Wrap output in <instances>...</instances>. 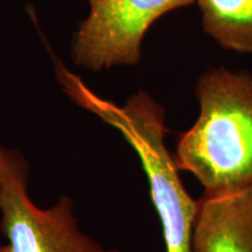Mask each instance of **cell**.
<instances>
[{
  "label": "cell",
  "instance_id": "obj_1",
  "mask_svg": "<svg viewBox=\"0 0 252 252\" xmlns=\"http://www.w3.org/2000/svg\"><path fill=\"white\" fill-rule=\"evenodd\" d=\"M195 93L200 116L179 139V171L191 173L206 194L252 185V72L213 68Z\"/></svg>",
  "mask_w": 252,
  "mask_h": 252
},
{
  "label": "cell",
  "instance_id": "obj_2",
  "mask_svg": "<svg viewBox=\"0 0 252 252\" xmlns=\"http://www.w3.org/2000/svg\"><path fill=\"white\" fill-rule=\"evenodd\" d=\"M60 77L72 98L121 132L139 156L161 220L166 252H193L197 202L186 191L174 157L166 147L162 106L146 93L135 94L124 106H117L99 98L67 70L61 69Z\"/></svg>",
  "mask_w": 252,
  "mask_h": 252
},
{
  "label": "cell",
  "instance_id": "obj_3",
  "mask_svg": "<svg viewBox=\"0 0 252 252\" xmlns=\"http://www.w3.org/2000/svg\"><path fill=\"white\" fill-rule=\"evenodd\" d=\"M25 172L20 158L0 147L1 229L12 252H117L81 234L69 198L49 209L37 208L28 197Z\"/></svg>",
  "mask_w": 252,
  "mask_h": 252
},
{
  "label": "cell",
  "instance_id": "obj_4",
  "mask_svg": "<svg viewBox=\"0 0 252 252\" xmlns=\"http://www.w3.org/2000/svg\"><path fill=\"white\" fill-rule=\"evenodd\" d=\"M196 0H96L78 28L72 45L82 67L100 70L135 64L141 41L154 21Z\"/></svg>",
  "mask_w": 252,
  "mask_h": 252
},
{
  "label": "cell",
  "instance_id": "obj_5",
  "mask_svg": "<svg viewBox=\"0 0 252 252\" xmlns=\"http://www.w3.org/2000/svg\"><path fill=\"white\" fill-rule=\"evenodd\" d=\"M193 252H252V185L203 194L197 201Z\"/></svg>",
  "mask_w": 252,
  "mask_h": 252
},
{
  "label": "cell",
  "instance_id": "obj_6",
  "mask_svg": "<svg viewBox=\"0 0 252 252\" xmlns=\"http://www.w3.org/2000/svg\"><path fill=\"white\" fill-rule=\"evenodd\" d=\"M203 31L223 49L252 54V0H196Z\"/></svg>",
  "mask_w": 252,
  "mask_h": 252
},
{
  "label": "cell",
  "instance_id": "obj_7",
  "mask_svg": "<svg viewBox=\"0 0 252 252\" xmlns=\"http://www.w3.org/2000/svg\"><path fill=\"white\" fill-rule=\"evenodd\" d=\"M0 252H12L9 245H6V247H0Z\"/></svg>",
  "mask_w": 252,
  "mask_h": 252
},
{
  "label": "cell",
  "instance_id": "obj_8",
  "mask_svg": "<svg viewBox=\"0 0 252 252\" xmlns=\"http://www.w3.org/2000/svg\"><path fill=\"white\" fill-rule=\"evenodd\" d=\"M87 1H88V2H89V4L91 5V4H94V1H96V0H87Z\"/></svg>",
  "mask_w": 252,
  "mask_h": 252
}]
</instances>
